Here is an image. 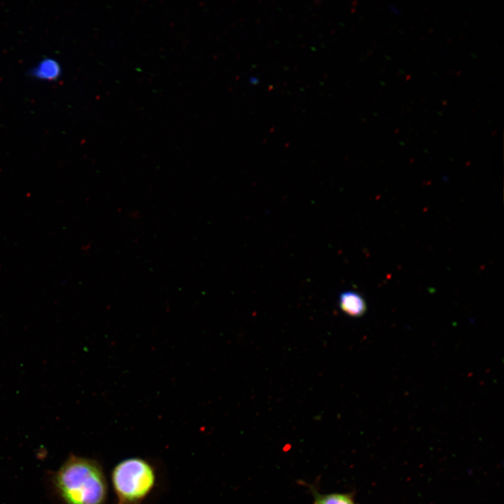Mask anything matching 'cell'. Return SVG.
<instances>
[{"label":"cell","instance_id":"obj_3","mask_svg":"<svg viewBox=\"0 0 504 504\" xmlns=\"http://www.w3.org/2000/svg\"><path fill=\"white\" fill-rule=\"evenodd\" d=\"M339 305L342 311L353 317H359L366 311V303L357 292L348 290L342 293L339 298Z\"/></svg>","mask_w":504,"mask_h":504},{"label":"cell","instance_id":"obj_2","mask_svg":"<svg viewBox=\"0 0 504 504\" xmlns=\"http://www.w3.org/2000/svg\"><path fill=\"white\" fill-rule=\"evenodd\" d=\"M154 466L140 457H130L118 462L111 472L115 504H141L155 486Z\"/></svg>","mask_w":504,"mask_h":504},{"label":"cell","instance_id":"obj_1","mask_svg":"<svg viewBox=\"0 0 504 504\" xmlns=\"http://www.w3.org/2000/svg\"><path fill=\"white\" fill-rule=\"evenodd\" d=\"M51 486L62 504H106L104 469L92 458L70 454L52 474Z\"/></svg>","mask_w":504,"mask_h":504},{"label":"cell","instance_id":"obj_4","mask_svg":"<svg viewBox=\"0 0 504 504\" xmlns=\"http://www.w3.org/2000/svg\"><path fill=\"white\" fill-rule=\"evenodd\" d=\"M34 78L52 81L61 76L62 68L59 63L52 58H43L40 60L30 71Z\"/></svg>","mask_w":504,"mask_h":504},{"label":"cell","instance_id":"obj_5","mask_svg":"<svg viewBox=\"0 0 504 504\" xmlns=\"http://www.w3.org/2000/svg\"><path fill=\"white\" fill-rule=\"evenodd\" d=\"M314 504H355L351 498L346 494L332 493L318 495Z\"/></svg>","mask_w":504,"mask_h":504}]
</instances>
